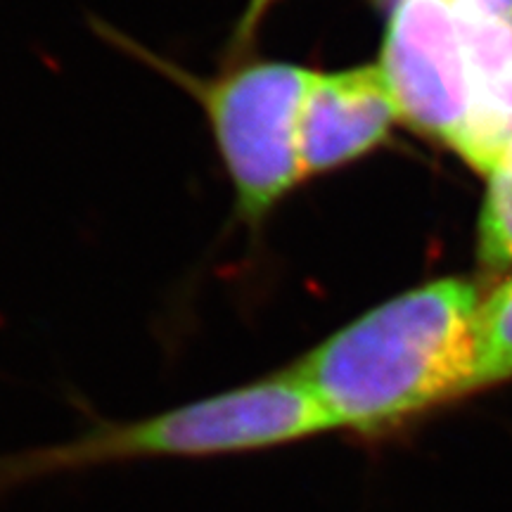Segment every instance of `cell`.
<instances>
[{
	"mask_svg": "<svg viewBox=\"0 0 512 512\" xmlns=\"http://www.w3.org/2000/svg\"><path fill=\"white\" fill-rule=\"evenodd\" d=\"M477 290L434 280L389 299L292 366L335 430L380 434L486 387Z\"/></svg>",
	"mask_w": 512,
	"mask_h": 512,
	"instance_id": "cell-1",
	"label": "cell"
},
{
	"mask_svg": "<svg viewBox=\"0 0 512 512\" xmlns=\"http://www.w3.org/2000/svg\"><path fill=\"white\" fill-rule=\"evenodd\" d=\"M335 432L294 370L150 415L107 425L64 444L0 458V486L138 458H204L242 453Z\"/></svg>",
	"mask_w": 512,
	"mask_h": 512,
	"instance_id": "cell-2",
	"label": "cell"
},
{
	"mask_svg": "<svg viewBox=\"0 0 512 512\" xmlns=\"http://www.w3.org/2000/svg\"><path fill=\"white\" fill-rule=\"evenodd\" d=\"M166 72L204 107L240 216L261 223L302 181L299 121L316 72L278 60L245 62L216 79Z\"/></svg>",
	"mask_w": 512,
	"mask_h": 512,
	"instance_id": "cell-3",
	"label": "cell"
},
{
	"mask_svg": "<svg viewBox=\"0 0 512 512\" xmlns=\"http://www.w3.org/2000/svg\"><path fill=\"white\" fill-rule=\"evenodd\" d=\"M389 12L382 69L399 119L470 162L475 81L456 0H380Z\"/></svg>",
	"mask_w": 512,
	"mask_h": 512,
	"instance_id": "cell-4",
	"label": "cell"
},
{
	"mask_svg": "<svg viewBox=\"0 0 512 512\" xmlns=\"http://www.w3.org/2000/svg\"><path fill=\"white\" fill-rule=\"evenodd\" d=\"M399 117L377 64L313 74L299 121L302 178L330 174L368 155Z\"/></svg>",
	"mask_w": 512,
	"mask_h": 512,
	"instance_id": "cell-5",
	"label": "cell"
},
{
	"mask_svg": "<svg viewBox=\"0 0 512 512\" xmlns=\"http://www.w3.org/2000/svg\"><path fill=\"white\" fill-rule=\"evenodd\" d=\"M475 81V140L470 164L494 174L512 140V12L456 0Z\"/></svg>",
	"mask_w": 512,
	"mask_h": 512,
	"instance_id": "cell-6",
	"label": "cell"
},
{
	"mask_svg": "<svg viewBox=\"0 0 512 512\" xmlns=\"http://www.w3.org/2000/svg\"><path fill=\"white\" fill-rule=\"evenodd\" d=\"M477 354L486 387L512 377V278L479 304Z\"/></svg>",
	"mask_w": 512,
	"mask_h": 512,
	"instance_id": "cell-7",
	"label": "cell"
},
{
	"mask_svg": "<svg viewBox=\"0 0 512 512\" xmlns=\"http://www.w3.org/2000/svg\"><path fill=\"white\" fill-rule=\"evenodd\" d=\"M479 261L494 273L512 266V166H498L491 174L479 219Z\"/></svg>",
	"mask_w": 512,
	"mask_h": 512,
	"instance_id": "cell-8",
	"label": "cell"
},
{
	"mask_svg": "<svg viewBox=\"0 0 512 512\" xmlns=\"http://www.w3.org/2000/svg\"><path fill=\"white\" fill-rule=\"evenodd\" d=\"M273 3H275V0H249L247 12L242 15V19L238 22V29H235V34H233V48L235 50H245L247 48V43L252 41L254 31L259 29L261 19H264L266 12L271 10Z\"/></svg>",
	"mask_w": 512,
	"mask_h": 512,
	"instance_id": "cell-9",
	"label": "cell"
},
{
	"mask_svg": "<svg viewBox=\"0 0 512 512\" xmlns=\"http://www.w3.org/2000/svg\"><path fill=\"white\" fill-rule=\"evenodd\" d=\"M475 3L494 12H512V0H475Z\"/></svg>",
	"mask_w": 512,
	"mask_h": 512,
	"instance_id": "cell-10",
	"label": "cell"
}]
</instances>
